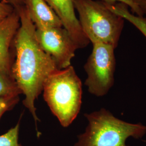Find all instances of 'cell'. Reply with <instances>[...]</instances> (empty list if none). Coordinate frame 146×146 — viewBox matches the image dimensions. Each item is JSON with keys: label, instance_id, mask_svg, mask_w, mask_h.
<instances>
[{"label": "cell", "instance_id": "cell-11", "mask_svg": "<svg viewBox=\"0 0 146 146\" xmlns=\"http://www.w3.org/2000/svg\"><path fill=\"white\" fill-rule=\"evenodd\" d=\"M21 94V89L11 76L0 72V98Z\"/></svg>", "mask_w": 146, "mask_h": 146}, {"label": "cell", "instance_id": "cell-6", "mask_svg": "<svg viewBox=\"0 0 146 146\" xmlns=\"http://www.w3.org/2000/svg\"><path fill=\"white\" fill-rule=\"evenodd\" d=\"M37 41L55 63L58 69L67 68L78 49L68 31L63 27L36 29Z\"/></svg>", "mask_w": 146, "mask_h": 146}, {"label": "cell", "instance_id": "cell-17", "mask_svg": "<svg viewBox=\"0 0 146 146\" xmlns=\"http://www.w3.org/2000/svg\"><path fill=\"white\" fill-rule=\"evenodd\" d=\"M2 1L13 5L16 9L25 5L23 0H2Z\"/></svg>", "mask_w": 146, "mask_h": 146}, {"label": "cell", "instance_id": "cell-10", "mask_svg": "<svg viewBox=\"0 0 146 146\" xmlns=\"http://www.w3.org/2000/svg\"><path fill=\"white\" fill-rule=\"evenodd\" d=\"M111 11L129 22L141 32L146 38V17L136 15L128 9V6L122 3H116L110 5L104 3Z\"/></svg>", "mask_w": 146, "mask_h": 146}, {"label": "cell", "instance_id": "cell-3", "mask_svg": "<svg viewBox=\"0 0 146 146\" xmlns=\"http://www.w3.org/2000/svg\"><path fill=\"white\" fill-rule=\"evenodd\" d=\"M84 115L88 125L74 146H129V137L140 139L146 134V125L119 119L105 108Z\"/></svg>", "mask_w": 146, "mask_h": 146}, {"label": "cell", "instance_id": "cell-13", "mask_svg": "<svg viewBox=\"0 0 146 146\" xmlns=\"http://www.w3.org/2000/svg\"><path fill=\"white\" fill-rule=\"evenodd\" d=\"M19 101V95L8 96L0 98V119L6 111L13 109Z\"/></svg>", "mask_w": 146, "mask_h": 146}, {"label": "cell", "instance_id": "cell-7", "mask_svg": "<svg viewBox=\"0 0 146 146\" xmlns=\"http://www.w3.org/2000/svg\"><path fill=\"white\" fill-rule=\"evenodd\" d=\"M21 26L19 11H14L0 22V72L11 75L14 58L13 42Z\"/></svg>", "mask_w": 146, "mask_h": 146}, {"label": "cell", "instance_id": "cell-9", "mask_svg": "<svg viewBox=\"0 0 146 146\" xmlns=\"http://www.w3.org/2000/svg\"><path fill=\"white\" fill-rule=\"evenodd\" d=\"M36 29L63 27L62 23L46 0H23Z\"/></svg>", "mask_w": 146, "mask_h": 146}, {"label": "cell", "instance_id": "cell-1", "mask_svg": "<svg viewBox=\"0 0 146 146\" xmlns=\"http://www.w3.org/2000/svg\"><path fill=\"white\" fill-rule=\"evenodd\" d=\"M17 10L21 26L13 42L14 58L11 75L25 95L23 104L30 111L37 127L40 120L36 114L35 101L43 92L47 78L58 69L52 58L37 42L36 27L26 7L22 6Z\"/></svg>", "mask_w": 146, "mask_h": 146}, {"label": "cell", "instance_id": "cell-15", "mask_svg": "<svg viewBox=\"0 0 146 146\" xmlns=\"http://www.w3.org/2000/svg\"><path fill=\"white\" fill-rule=\"evenodd\" d=\"M14 10L15 8L13 5L0 0V22L10 15Z\"/></svg>", "mask_w": 146, "mask_h": 146}, {"label": "cell", "instance_id": "cell-4", "mask_svg": "<svg viewBox=\"0 0 146 146\" xmlns=\"http://www.w3.org/2000/svg\"><path fill=\"white\" fill-rule=\"evenodd\" d=\"M73 3L82 29L90 42L109 44L116 49L125 20L101 1L73 0Z\"/></svg>", "mask_w": 146, "mask_h": 146}, {"label": "cell", "instance_id": "cell-12", "mask_svg": "<svg viewBox=\"0 0 146 146\" xmlns=\"http://www.w3.org/2000/svg\"><path fill=\"white\" fill-rule=\"evenodd\" d=\"M20 120L14 127L0 135V146H22L19 142Z\"/></svg>", "mask_w": 146, "mask_h": 146}, {"label": "cell", "instance_id": "cell-5", "mask_svg": "<svg viewBox=\"0 0 146 146\" xmlns=\"http://www.w3.org/2000/svg\"><path fill=\"white\" fill-rule=\"evenodd\" d=\"M115 49L104 43L93 44L92 52L84 66L87 74L84 84L89 92L95 96H104L114 84Z\"/></svg>", "mask_w": 146, "mask_h": 146}, {"label": "cell", "instance_id": "cell-2", "mask_svg": "<svg viewBox=\"0 0 146 146\" xmlns=\"http://www.w3.org/2000/svg\"><path fill=\"white\" fill-rule=\"evenodd\" d=\"M43 98L63 127L70 125L82 104V82L72 65L52 72L43 85Z\"/></svg>", "mask_w": 146, "mask_h": 146}, {"label": "cell", "instance_id": "cell-16", "mask_svg": "<svg viewBox=\"0 0 146 146\" xmlns=\"http://www.w3.org/2000/svg\"><path fill=\"white\" fill-rule=\"evenodd\" d=\"M138 6L143 15H146V0H131Z\"/></svg>", "mask_w": 146, "mask_h": 146}, {"label": "cell", "instance_id": "cell-8", "mask_svg": "<svg viewBox=\"0 0 146 146\" xmlns=\"http://www.w3.org/2000/svg\"><path fill=\"white\" fill-rule=\"evenodd\" d=\"M57 14L63 27L68 31L78 49L87 47L90 43L75 15L73 0H46Z\"/></svg>", "mask_w": 146, "mask_h": 146}, {"label": "cell", "instance_id": "cell-14", "mask_svg": "<svg viewBox=\"0 0 146 146\" xmlns=\"http://www.w3.org/2000/svg\"><path fill=\"white\" fill-rule=\"evenodd\" d=\"M103 2L106 4L113 5L116 3H122L128 5V7L131 8V11L133 14H136V15L143 17L144 16L142 15L140 9L138 7V6L136 5L135 3L132 2L131 0H101Z\"/></svg>", "mask_w": 146, "mask_h": 146}]
</instances>
